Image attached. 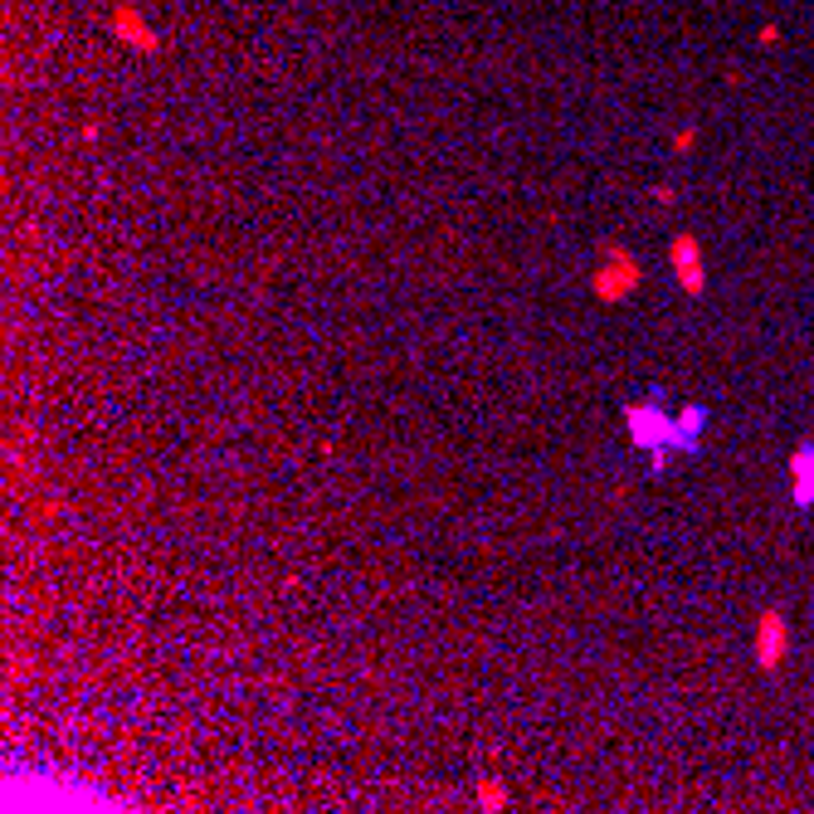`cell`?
Here are the masks:
<instances>
[{"instance_id":"1","label":"cell","mask_w":814,"mask_h":814,"mask_svg":"<svg viewBox=\"0 0 814 814\" xmlns=\"http://www.w3.org/2000/svg\"><path fill=\"white\" fill-rule=\"evenodd\" d=\"M644 283V264L629 249H619V244H605L596 274H590V293H596L600 303H625L635 298V288Z\"/></svg>"},{"instance_id":"2","label":"cell","mask_w":814,"mask_h":814,"mask_svg":"<svg viewBox=\"0 0 814 814\" xmlns=\"http://www.w3.org/2000/svg\"><path fill=\"white\" fill-rule=\"evenodd\" d=\"M625 430L629 439L654 454V449H673V415L658 410V400H639V405H625Z\"/></svg>"},{"instance_id":"3","label":"cell","mask_w":814,"mask_h":814,"mask_svg":"<svg viewBox=\"0 0 814 814\" xmlns=\"http://www.w3.org/2000/svg\"><path fill=\"white\" fill-rule=\"evenodd\" d=\"M668 268H673L678 288L688 293V298H703L707 293V258H703V244H697V235H673L668 239Z\"/></svg>"},{"instance_id":"4","label":"cell","mask_w":814,"mask_h":814,"mask_svg":"<svg viewBox=\"0 0 814 814\" xmlns=\"http://www.w3.org/2000/svg\"><path fill=\"white\" fill-rule=\"evenodd\" d=\"M785 654H790V619H785V610H761L756 615V668L775 673L785 664Z\"/></svg>"},{"instance_id":"5","label":"cell","mask_w":814,"mask_h":814,"mask_svg":"<svg viewBox=\"0 0 814 814\" xmlns=\"http://www.w3.org/2000/svg\"><path fill=\"white\" fill-rule=\"evenodd\" d=\"M790 498H795V508H809L814 502V439L799 444L790 459Z\"/></svg>"},{"instance_id":"6","label":"cell","mask_w":814,"mask_h":814,"mask_svg":"<svg viewBox=\"0 0 814 814\" xmlns=\"http://www.w3.org/2000/svg\"><path fill=\"white\" fill-rule=\"evenodd\" d=\"M707 424V410L703 405H688L673 415V449H697V434H703Z\"/></svg>"},{"instance_id":"7","label":"cell","mask_w":814,"mask_h":814,"mask_svg":"<svg viewBox=\"0 0 814 814\" xmlns=\"http://www.w3.org/2000/svg\"><path fill=\"white\" fill-rule=\"evenodd\" d=\"M473 799H478V809H488V814H498V809H508V785L498 780V775H483L478 780V790H473Z\"/></svg>"}]
</instances>
